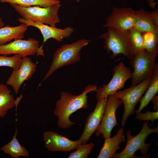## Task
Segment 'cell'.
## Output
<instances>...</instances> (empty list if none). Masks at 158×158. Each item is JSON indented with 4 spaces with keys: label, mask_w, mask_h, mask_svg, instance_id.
I'll list each match as a JSON object with an SVG mask.
<instances>
[{
    "label": "cell",
    "mask_w": 158,
    "mask_h": 158,
    "mask_svg": "<svg viewBox=\"0 0 158 158\" xmlns=\"http://www.w3.org/2000/svg\"><path fill=\"white\" fill-rule=\"evenodd\" d=\"M97 88L96 85H89L82 93L78 95H73L67 92H61L60 99L56 101L54 111V115L58 118V126L67 129L75 124L70 120V115L80 109L88 107L87 94L92 91L96 92Z\"/></svg>",
    "instance_id": "1"
},
{
    "label": "cell",
    "mask_w": 158,
    "mask_h": 158,
    "mask_svg": "<svg viewBox=\"0 0 158 158\" xmlns=\"http://www.w3.org/2000/svg\"><path fill=\"white\" fill-rule=\"evenodd\" d=\"M106 32L99 35L98 38L104 40V49L111 57L114 58L121 54L130 59L133 55L128 31L107 27Z\"/></svg>",
    "instance_id": "2"
},
{
    "label": "cell",
    "mask_w": 158,
    "mask_h": 158,
    "mask_svg": "<svg viewBox=\"0 0 158 158\" xmlns=\"http://www.w3.org/2000/svg\"><path fill=\"white\" fill-rule=\"evenodd\" d=\"M89 42L87 40L81 39L71 44L62 45L57 49L54 54L50 68L38 87L57 69L78 62L80 59L81 50Z\"/></svg>",
    "instance_id": "3"
},
{
    "label": "cell",
    "mask_w": 158,
    "mask_h": 158,
    "mask_svg": "<svg viewBox=\"0 0 158 158\" xmlns=\"http://www.w3.org/2000/svg\"><path fill=\"white\" fill-rule=\"evenodd\" d=\"M158 132V127L157 126L154 128H150L147 121L144 122L141 130L135 136L132 135L130 130H127L126 133L127 142L125 147L122 151L115 154L112 158H137L134 154L138 150L140 151L142 158L149 157L150 155H147V154L151 144L146 143V139L150 134Z\"/></svg>",
    "instance_id": "4"
},
{
    "label": "cell",
    "mask_w": 158,
    "mask_h": 158,
    "mask_svg": "<svg viewBox=\"0 0 158 158\" xmlns=\"http://www.w3.org/2000/svg\"><path fill=\"white\" fill-rule=\"evenodd\" d=\"M10 5L25 20L37 22L54 27H56V23H60L58 16L59 10L61 6L60 3L46 7L38 6L25 7L15 4Z\"/></svg>",
    "instance_id": "5"
},
{
    "label": "cell",
    "mask_w": 158,
    "mask_h": 158,
    "mask_svg": "<svg viewBox=\"0 0 158 158\" xmlns=\"http://www.w3.org/2000/svg\"><path fill=\"white\" fill-rule=\"evenodd\" d=\"M158 48L153 52L146 51L133 56L130 59V63L133 68L130 78V86H134L142 81L151 78L158 63H155Z\"/></svg>",
    "instance_id": "6"
},
{
    "label": "cell",
    "mask_w": 158,
    "mask_h": 158,
    "mask_svg": "<svg viewBox=\"0 0 158 158\" xmlns=\"http://www.w3.org/2000/svg\"><path fill=\"white\" fill-rule=\"evenodd\" d=\"M152 79V77L134 86L118 91L114 94L123 104L124 112L121 123L122 127H124L128 118L135 112V105L147 90Z\"/></svg>",
    "instance_id": "7"
},
{
    "label": "cell",
    "mask_w": 158,
    "mask_h": 158,
    "mask_svg": "<svg viewBox=\"0 0 158 158\" xmlns=\"http://www.w3.org/2000/svg\"><path fill=\"white\" fill-rule=\"evenodd\" d=\"M114 75L107 84L103 85L101 87L97 88L96 92L97 100L114 95L118 91L124 87L126 82L130 78L132 72L123 62H120L115 66L113 70Z\"/></svg>",
    "instance_id": "8"
},
{
    "label": "cell",
    "mask_w": 158,
    "mask_h": 158,
    "mask_svg": "<svg viewBox=\"0 0 158 158\" xmlns=\"http://www.w3.org/2000/svg\"><path fill=\"white\" fill-rule=\"evenodd\" d=\"M123 104L114 95H109L103 117L96 131L97 137L102 134L104 138L110 137L113 128L118 125L116 114L117 109Z\"/></svg>",
    "instance_id": "9"
},
{
    "label": "cell",
    "mask_w": 158,
    "mask_h": 158,
    "mask_svg": "<svg viewBox=\"0 0 158 158\" xmlns=\"http://www.w3.org/2000/svg\"><path fill=\"white\" fill-rule=\"evenodd\" d=\"M39 42L32 38L27 40H14L8 43L0 46V55L7 56L19 54L22 57L28 56L40 55Z\"/></svg>",
    "instance_id": "10"
},
{
    "label": "cell",
    "mask_w": 158,
    "mask_h": 158,
    "mask_svg": "<svg viewBox=\"0 0 158 158\" xmlns=\"http://www.w3.org/2000/svg\"><path fill=\"white\" fill-rule=\"evenodd\" d=\"M135 20V11L131 7H114L107 18L104 28L111 27L124 31L133 28Z\"/></svg>",
    "instance_id": "11"
},
{
    "label": "cell",
    "mask_w": 158,
    "mask_h": 158,
    "mask_svg": "<svg viewBox=\"0 0 158 158\" xmlns=\"http://www.w3.org/2000/svg\"><path fill=\"white\" fill-rule=\"evenodd\" d=\"M43 137L45 147L51 152H70L81 144L78 140H72L52 131H45Z\"/></svg>",
    "instance_id": "12"
},
{
    "label": "cell",
    "mask_w": 158,
    "mask_h": 158,
    "mask_svg": "<svg viewBox=\"0 0 158 158\" xmlns=\"http://www.w3.org/2000/svg\"><path fill=\"white\" fill-rule=\"evenodd\" d=\"M36 68V64L30 58L23 57L20 65L18 69L13 70L7 80L6 85L11 86L15 94H17L23 83L32 77Z\"/></svg>",
    "instance_id": "13"
},
{
    "label": "cell",
    "mask_w": 158,
    "mask_h": 158,
    "mask_svg": "<svg viewBox=\"0 0 158 158\" xmlns=\"http://www.w3.org/2000/svg\"><path fill=\"white\" fill-rule=\"evenodd\" d=\"M107 97L97 101L94 111L88 116L83 132L78 139L81 144L86 143L97 130L103 117Z\"/></svg>",
    "instance_id": "14"
},
{
    "label": "cell",
    "mask_w": 158,
    "mask_h": 158,
    "mask_svg": "<svg viewBox=\"0 0 158 158\" xmlns=\"http://www.w3.org/2000/svg\"><path fill=\"white\" fill-rule=\"evenodd\" d=\"M18 20L20 23L25 24L28 26H33L40 30L43 38V44L40 48L42 49H43L44 44L48 40L53 38L58 42H62L63 39L69 37L74 31V29L70 26L61 29L38 22L25 20L22 18H19Z\"/></svg>",
    "instance_id": "15"
},
{
    "label": "cell",
    "mask_w": 158,
    "mask_h": 158,
    "mask_svg": "<svg viewBox=\"0 0 158 158\" xmlns=\"http://www.w3.org/2000/svg\"><path fill=\"white\" fill-rule=\"evenodd\" d=\"M124 128L121 127L113 137L105 138L103 146L101 150L98 158H111L120 148L119 145L125 142L126 139L124 133Z\"/></svg>",
    "instance_id": "16"
},
{
    "label": "cell",
    "mask_w": 158,
    "mask_h": 158,
    "mask_svg": "<svg viewBox=\"0 0 158 158\" xmlns=\"http://www.w3.org/2000/svg\"><path fill=\"white\" fill-rule=\"evenodd\" d=\"M135 12V20L133 28L142 33L149 31L158 33V28L153 23L151 12L142 8Z\"/></svg>",
    "instance_id": "17"
},
{
    "label": "cell",
    "mask_w": 158,
    "mask_h": 158,
    "mask_svg": "<svg viewBox=\"0 0 158 158\" xmlns=\"http://www.w3.org/2000/svg\"><path fill=\"white\" fill-rule=\"evenodd\" d=\"M23 23L18 26L12 27L8 25L0 28V46L5 45L12 40L22 39L28 29Z\"/></svg>",
    "instance_id": "18"
},
{
    "label": "cell",
    "mask_w": 158,
    "mask_h": 158,
    "mask_svg": "<svg viewBox=\"0 0 158 158\" xmlns=\"http://www.w3.org/2000/svg\"><path fill=\"white\" fill-rule=\"evenodd\" d=\"M19 101L15 99L6 85L0 83V118L4 117L9 110L16 106Z\"/></svg>",
    "instance_id": "19"
},
{
    "label": "cell",
    "mask_w": 158,
    "mask_h": 158,
    "mask_svg": "<svg viewBox=\"0 0 158 158\" xmlns=\"http://www.w3.org/2000/svg\"><path fill=\"white\" fill-rule=\"evenodd\" d=\"M17 131L16 130L15 133L11 140L4 145L0 150L4 153L9 154L12 158H18L20 157L28 158L29 153L28 150L21 145L16 138Z\"/></svg>",
    "instance_id": "20"
},
{
    "label": "cell",
    "mask_w": 158,
    "mask_h": 158,
    "mask_svg": "<svg viewBox=\"0 0 158 158\" xmlns=\"http://www.w3.org/2000/svg\"><path fill=\"white\" fill-rule=\"evenodd\" d=\"M145 95L141 99L138 109L136 114L141 112L146 107L158 92V66L156 67Z\"/></svg>",
    "instance_id": "21"
},
{
    "label": "cell",
    "mask_w": 158,
    "mask_h": 158,
    "mask_svg": "<svg viewBox=\"0 0 158 158\" xmlns=\"http://www.w3.org/2000/svg\"><path fill=\"white\" fill-rule=\"evenodd\" d=\"M0 2L2 3H9L10 4H15L25 7L31 6L46 7L60 3L58 0H0Z\"/></svg>",
    "instance_id": "22"
},
{
    "label": "cell",
    "mask_w": 158,
    "mask_h": 158,
    "mask_svg": "<svg viewBox=\"0 0 158 158\" xmlns=\"http://www.w3.org/2000/svg\"><path fill=\"white\" fill-rule=\"evenodd\" d=\"M128 32L133 56L145 51L142 33L133 28Z\"/></svg>",
    "instance_id": "23"
},
{
    "label": "cell",
    "mask_w": 158,
    "mask_h": 158,
    "mask_svg": "<svg viewBox=\"0 0 158 158\" xmlns=\"http://www.w3.org/2000/svg\"><path fill=\"white\" fill-rule=\"evenodd\" d=\"M146 51L153 52L158 48V33L149 31L142 33Z\"/></svg>",
    "instance_id": "24"
},
{
    "label": "cell",
    "mask_w": 158,
    "mask_h": 158,
    "mask_svg": "<svg viewBox=\"0 0 158 158\" xmlns=\"http://www.w3.org/2000/svg\"><path fill=\"white\" fill-rule=\"evenodd\" d=\"M22 56L19 54H15L11 56L0 55V66L11 68L13 70L18 69L22 61Z\"/></svg>",
    "instance_id": "25"
},
{
    "label": "cell",
    "mask_w": 158,
    "mask_h": 158,
    "mask_svg": "<svg viewBox=\"0 0 158 158\" xmlns=\"http://www.w3.org/2000/svg\"><path fill=\"white\" fill-rule=\"evenodd\" d=\"M95 145L94 142L81 144L76 150L71 153L68 158H86Z\"/></svg>",
    "instance_id": "26"
},
{
    "label": "cell",
    "mask_w": 158,
    "mask_h": 158,
    "mask_svg": "<svg viewBox=\"0 0 158 158\" xmlns=\"http://www.w3.org/2000/svg\"><path fill=\"white\" fill-rule=\"evenodd\" d=\"M136 114L135 118L140 121H146L148 122L150 120L153 123L154 120L158 118V111L154 112L147 111L144 113H142L141 111Z\"/></svg>",
    "instance_id": "27"
},
{
    "label": "cell",
    "mask_w": 158,
    "mask_h": 158,
    "mask_svg": "<svg viewBox=\"0 0 158 158\" xmlns=\"http://www.w3.org/2000/svg\"><path fill=\"white\" fill-rule=\"evenodd\" d=\"M151 14L153 23L154 26L158 28V10L155 9L152 11Z\"/></svg>",
    "instance_id": "28"
},
{
    "label": "cell",
    "mask_w": 158,
    "mask_h": 158,
    "mask_svg": "<svg viewBox=\"0 0 158 158\" xmlns=\"http://www.w3.org/2000/svg\"><path fill=\"white\" fill-rule=\"evenodd\" d=\"M151 101L153 105V109L155 111L158 110V95H156L152 99Z\"/></svg>",
    "instance_id": "29"
},
{
    "label": "cell",
    "mask_w": 158,
    "mask_h": 158,
    "mask_svg": "<svg viewBox=\"0 0 158 158\" xmlns=\"http://www.w3.org/2000/svg\"><path fill=\"white\" fill-rule=\"evenodd\" d=\"M156 0H147V4L151 8L154 9L156 5L158 4V2H155Z\"/></svg>",
    "instance_id": "30"
},
{
    "label": "cell",
    "mask_w": 158,
    "mask_h": 158,
    "mask_svg": "<svg viewBox=\"0 0 158 158\" xmlns=\"http://www.w3.org/2000/svg\"><path fill=\"white\" fill-rule=\"evenodd\" d=\"M5 23L3 21L2 18L0 17V28L4 26Z\"/></svg>",
    "instance_id": "31"
},
{
    "label": "cell",
    "mask_w": 158,
    "mask_h": 158,
    "mask_svg": "<svg viewBox=\"0 0 158 158\" xmlns=\"http://www.w3.org/2000/svg\"><path fill=\"white\" fill-rule=\"evenodd\" d=\"M77 2H79L80 0H75Z\"/></svg>",
    "instance_id": "32"
}]
</instances>
